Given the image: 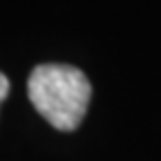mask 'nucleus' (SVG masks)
I'll return each instance as SVG.
<instances>
[{
  "label": "nucleus",
  "instance_id": "nucleus-1",
  "mask_svg": "<svg viewBox=\"0 0 161 161\" xmlns=\"http://www.w3.org/2000/svg\"><path fill=\"white\" fill-rule=\"evenodd\" d=\"M27 94L31 105L49 125L63 132H72L80 125L87 112L92 85L78 67L45 63L31 69Z\"/></svg>",
  "mask_w": 161,
  "mask_h": 161
},
{
  "label": "nucleus",
  "instance_id": "nucleus-2",
  "mask_svg": "<svg viewBox=\"0 0 161 161\" xmlns=\"http://www.w3.org/2000/svg\"><path fill=\"white\" fill-rule=\"evenodd\" d=\"M7 94H9V78L0 72V103L7 98Z\"/></svg>",
  "mask_w": 161,
  "mask_h": 161
}]
</instances>
